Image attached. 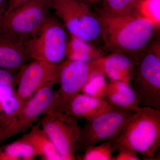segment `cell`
Listing matches in <instances>:
<instances>
[{
  "label": "cell",
  "mask_w": 160,
  "mask_h": 160,
  "mask_svg": "<svg viewBox=\"0 0 160 160\" xmlns=\"http://www.w3.org/2000/svg\"><path fill=\"white\" fill-rule=\"evenodd\" d=\"M98 16L104 46L112 52L137 53L145 49L158 29L137 12L117 14L101 9Z\"/></svg>",
  "instance_id": "6da1fadb"
},
{
  "label": "cell",
  "mask_w": 160,
  "mask_h": 160,
  "mask_svg": "<svg viewBox=\"0 0 160 160\" xmlns=\"http://www.w3.org/2000/svg\"><path fill=\"white\" fill-rule=\"evenodd\" d=\"M111 142L114 152L126 148L148 158H154L160 146V109L141 106Z\"/></svg>",
  "instance_id": "7a4b0ae2"
},
{
  "label": "cell",
  "mask_w": 160,
  "mask_h": 160,
  "mask_svg": "<svg viewBox=\"0 0 160 160\" xmlns=\"http://www.w3.org/2000/svg\"><path fill=\"white\" fill-rule=\"evenodd\" d=\"M160 44L155 43L147 51L135 57V66L129 85L137 96L140 106L160 109Z\"/></svg>",
  "instance_id": "3957f363"
},
{
  "label": "cell",
  "mask_w": 160,
  "mask_h": 160,
  "mask_svg": "<svg viewBox=\"0 0 160 160\" xmlns=\"http://www.w3.org/2000/svg\"><path fill=\"white\" fill-rule=\"evenodd\" d=\"M49 9L54 12L69 34L89 42L101 37L98 16L90 10L84 0H47Z\"/></svg>",
  "instance_id": "277c9868"
},
{
  "label": "cell",
  "mask_w": 160,
  "mask_h": 160,
  "mask_svg": "<svg viewBox=\"0 0 160 160\" xmlns=\"http://www.w3.org/2000/svg\"><path fill=\"white\" fill-rule=\"evenodd\" d=\"M69 37L61 21L50 14L37 32L24 44L31 60L59 64L66 60Z\"/></svg>",
  "instance_id": "5b68a950"
},
{
  "label": "cell",
  "mask_w": 160,
  "mask_h": 160,
  "mask_svg": "<svg viewBox=\"0 0 160 160\" xmlns=\"http://www.w3.org/2000/svg\"><path fill=\"white\" fill-rule=\"evenodd\" d=\"M49 10L47 0H29L5 12L0 19V31L25 42L42 26Z\"/></svg>",
  "instance_id": "8992f818"
},
{
  "label": "cell",
  "mask_w": 160,
  "mask_h": 160,
  "mask_svg": "<svg viewBox=\"0 0 160 160\" xmlns=\"http://www.w3.org/2000/svg\"><path fill=\"white\" fill-rule=\"evenodd\" d=\"M43 115L41 127L58 151L65 160H75L80 132L77 119L58 111H48Z\"/></svg>",
  "instance_id": "52a82bcc"
},
{
  "label": "cell",
  "mask_w": 160,
  "mask_h": 160,
  "mask_svg": "<svg viewBox=\"0 0 160 160\" xmlns=\"http://www.w3.org/2000/svg\"><path fill=\"white\" fill-rule=\"evenodd\" d=\"M135 112L114 108L86 121L80 128L79 142L86 146L112 142L118 137Z\"/></svg>",
  "instance_id": "ba28073f"
},
{
  "label": "cell",
  "mask_w": 160,
  "mask_h": 160,
  "mask_svg": "<svg viewBox=\"0 0 160 160\" xmlns=\"http://www.w3.org/2000/svg\"><path fill=\"white\" fill-rule=\"evenodd\" d=\"M59 66V89L55 91L53 102L47 111L64 112L72 99L81 92L94 66L92 62L67 59Z\"/></svg>",
  "instance_id": "9c48e42d"
},
{
  "label": "cell",
  "mask_w": 160,
  "mask_h": 160,
  "mask_svg": "<svg viewBox=\"0 0 160 160\" xmlns=\"http://www.w3.org/2000/svg\"><path fill=\"white\" fill-rule=\"evenodd\" d=\"M20 69L15 90L24 102L43 87L58 83L59 64L32 60Z\"/></svg>",
  "instance_id": "30bf717a"
},
{
  "label": "cell",
  "mask_w": 160,
  "mask_h": 160,
  "mask_svg": "<svg viewBox=\"0 0 160 160\" xmlns=\"http://www.w3.org/2000/svg\"><path fill=\"white\" fill-rule=\"evenodd\" d=\"M53 86L43 87L25 102L9 126L0 133V144L15 135L26 133L39 117L49 110L54 99Z\"/></svg>",
  "instance_id": "8fae6325"
},
{
  "label": "cell",
  "mask_w": 160,
  "mask_h": 160,
  "mask_svg": "<svg viewBox=\"0 0 160 160\" xmlns=\"http://www.w3.org/2000/svg\"><path fill=\"white\" fill-rule=\"evenodd\" d=\"M92 63L110 81L129 83L133 73L135 61L134 57L129 54L112 52L92 61Z\"/></svg>",
  "instance_id": "7c38bea8"
},
{
  "label": "cell",
  "mask_w": 160,
  "mask_h": 160,
  "mask_svg": "<svg viewBox=\"0 0 160 160\" xmlns=\"http://www.w3.org/2000/svg\"><path fill=\"white\" fill-rule=\"evenodd\" d=\"M31 61L24 42L0 31V69L13 71Z\"/></svg>",
  "instance_id": "4fadbf2b"
},
{
  "label": "cell",
  "mask_w": 160,
  "mask_h": 160,
  "mask_svg": "<svg viewBox=\"0 0 160 160\" xmlns=\"http://www.w3.org/2000/svg\"><path fill=\"white\" fill-rule=\"evenodd\" d=\"M114 108L116 107L110 105L106 99L79 93L72 99L64 112L76 119L85 118L86 121Z\"/></svg>",
  "instance_id": "5bb4252c"
},
{
  "label": "cell",
  "mask_w": 160,
  "mask_h": 160,
  "mask_svg": "<svg viewBox=\"0 0 160 160\" xmlns=\"http://www.w3.org/2000/svg\"><path fill=\"white\" fill-rule=\"evenodd\" d=\"M106 99L116 108L134 112L140 109L139 101L129 83L109 81L107 85Z\"/></svg>",
  "instance_id": "9a60e30c"
},
{
  "label": "cell",
  "mask_w": 160,
  "mask_h": 160,
  "mask_svg": "<svg viewBox=\"0 0 160 160\" xmlns=\"http://www.w3.org/2000/svg\"><path fill=\"white\" fill-rule=\"evenodd\" d=\"M20 139L30 144L38 156H40L43 159L65 160L43 131L40 122L32 126L29 131L23 134Z\"/></svg>",
  "instance_id": "2e32d148"
},
{
  "label": "cell",
  "mask_w": 160,
  "mask_h": 160,
  "mask_svg": "<svg viewBox=\"0 0 160 160\" xmlns=\"http://www.w3.org/2000/svg\"><path fill=\"white\" fill-rule=\"evenodd\" d=\"M25 103L16 94L14 86H0V133L9 126Z\"/></svg>",
  "instance_id": "e0dca14e"
},
{
  "label": "cell",
  "mask_w": 160,
  "mask_h": 160,
  "mask_svg": "<svg viewBox=\"0 0 160 160\" xmlns=\"http://www.w3.org/2000/svg\"><path fill=\"white\" fill-rule=\"evenodd\" d=\"M66 59L91 62L104 55L89 41L69 34Z\"/></svg>",
  "instance_id": "ac0fdd59"
},
{
  "label": "cell",
  "mask_w": 160,
  "mask_h": 160,
  "mask_svg": "<svg viewBox=\"0 0 160 160\" xmlns=\"http://www.w3.org/2000/svg\"><path fill=\"white\" fill-rule=\"evenodd\" d=\"M37 156L33 147L20 139L0 149V160H32Z\"/></svg>",
  "instance_id": "d6986e66"
},
{
  "label": "cell",
  "mask_w": 160,
  "mask_h": 160,
  "mask_svg": "<svg viewBox=\"0 0 160 160\" xmlns=\"http://www.w3.org/2000/svg\"><path fill=\"white\" fill-rule=\"evenodd\" d=\"M106 77L102 72L96 69L94 66V69L81 90L82 93L93 97L106 99L108 85Z\"/></svg>",
  "instance_id": "ffe728a7"
},
{
  "label": "cell",
  "mask_w": 160,
  "mask_h": 160,
  "mask_svg": "<svg viewBox=\"0 0 160 160\" xmlns=\"http://www.w3.org/2000/svg\"><path fill=\"white\" fill-rule=\"evenodd\" d=\"M114 148L110 141H106L99 145L89 146L86 148L83 160H115Z\"/></svg>",
  "instance_id": "44dd1931"
},
{
  "label": "cell",
  "mask_w": 160,
  "mask_h": 160,
  "mask_svg": "<svg viewBox=\"0 0 160 160\" xmlns=\"http://www.w3.org/2000/svg\"><path fill=\"white\" fill-rule=\"evenodd\" d=\"M140 15L152 22L158 29L160 26V0H140L136 8Z\"/></svg>",
  "instance_id": "7402d4cb"
},
{
  "label": "cell",
  "mask_w": 160,
  "mask_h": 160,
  "mask_svg": "<svg viewBox=\"0 0 160 160\" xmlns=\"http://www.w3.org/2000/svg\"><path fill=\"white\" fill-rule=\"evenodd\" d=\"M140 0H105L102 10L117 14H126L136 12Z\"/></svg>",
  "instance_id": "603a6c76"
},
{
  "label": "cell",
  "mask_w": 160,
  "mask_h": 160,
  "mask_svg": "<svg viewBox=\"0 0 160 160\" xmlns=\"http://www.w3.org/2000/svg\"><path fill=\"white\" fill-rule=\"evenodd\" d=\"M12 72L0 69V86H15L16 84L18 75H15Z\"/></svg>",
  "instance_id": "cb8c5ba5"
},
{
  "label": "cell",
  "mask_w": 160,
  "mask_h": 160,
  "mask_svg": "<svg viewBox=\"0 0 160 160\" xmlns=\"http://www.w3.org/2000/svg\"><path fill=\"white\" fill-rule=\"evenodd\" d=\"M118 153L115 157V160H140L138 153L134 151L126 148L119 149Z\"/></svg>",
  "instance_id": "d4e9b609"
},
{
  "label": "cell",
  "mask_w": 160,
  "mask_h": 160,
  "mask_svg": "<svg viewBox=\"0 0 160 160\" xmlns=\"http://www.w3.org/2000/svg\"><path fill=\"white\" fill-rule=\"evenodd\" d=\"M29 1V0H9V4L7 6L5 12L10 11Z\"/></svg>",
  "instance_id": "484cf974"
},
{
  "label": "cell",
  "mask_w": 160,
  "mask_h": 160,
  "mask_svg": "<svg viewBox=\"0 0 160 160\" xmlns=\"http://www.w3.org/2000/svg\"><path fill=\"white\" fill-rule=\"evenodd\" d=\"M7 6L6 0H0V19L5 13Z\"/></svg>",
  "instance_id": "4316f807"
},
{
  "label": "cell",
  "mask_w": 160,
  "mask_h": 160,
  "mask_svg": "<svg viewBox=\"0 0 160 160\" xmlns=\"http://www.w3.org/2000/svg\"><path fill=\"white\" fill-rule=\"evenodd\" d=\"M86 2H89L95 3L96 2V0H86Z\"/></svg>",
  "instance_id": "83f0119b"
},
{
  "label": "cell",
  "mask_w": 160,
  "mask_h": 160,
  "mask_svg": "<svg viewBox=\"0 0 160 160\" xmlns=\"http://www.w3.org/2000/svg\"><path fill=\"white\" fill-rule=\"evenodd\" d=\"M105 1V0H96V2H104V1Z\"/></svg>",
  "instance_id": "f1b7e54d"
},
{
  "label": "cell",
  "mask_w": 160,
  "mask_h": 160,
  "mask_svg": "<svg viewBox=\"0 0 160 160\" xmlns=\"http://www.w3.org/2000/svg\"><path fill=\"white\" fill-rule=\"evenodd\" d=\"M84 1H86V0H84Z\"/></svg>",
  "instance_id": "f546056e"
}]
</instances>
